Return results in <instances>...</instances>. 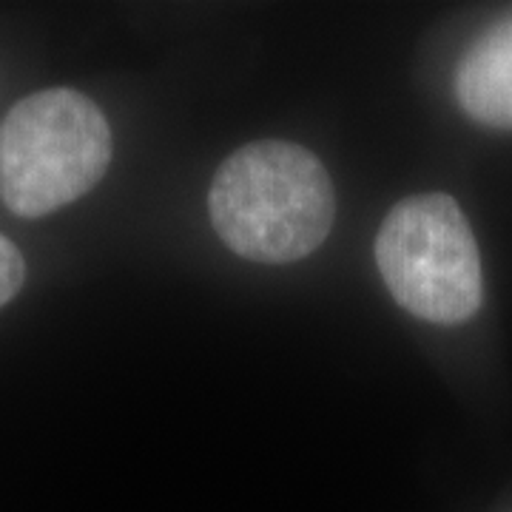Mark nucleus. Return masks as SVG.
<instances>
[{
  "mask_svg": "<svg viewBox=\"0 0 512 512\" xmlns=\"http://www.w3.org/2000/svg\"><path fill=\"white\" fill-rule=\"evenodd\" d=\"M23 279H26L23 254H20L18 245L12 239L0 234V308L18 296L20 288H23Z\"/></svg>",
  "mask_w": 512,
  "mask_h": 512,
  "instance_id": "obj_5",
  "label": "nucleus"
},
{
  "mask_svg": "<svg viewBox=\"0 0 512 512\" xmlns=\"http://www.w3.org/2000/svg\"><path fill=\"white\" fill-rule=\"evenodd\" d=\"M456 97L478 123L512 128V18L495 23L461 57Z\"/></svg>",
  "mask_w": 512,
  "mask_h": 512,
  "instance_id": "obj_4",
  "label": "nucleus"
},
{
  "mask_svg": "<svg viewBox=\"0 0 512 512\" xmlns=\"http://www.w3.org/2000/svg\"><path fill=\"white\" fill-rule=\"evenodd\" d=\"M208 214L234 254L265 265H288L313 254L336 220V194L322 160L308 148L259 140L220 165Z\"/></svg>",
  "mask_w": 512,
  "mask_h": 512,
  "instance_id": "obj_1",
  "label": "nucleus"
},
{
  "mask_svg": "<svg viewBox=\"0 0 512 512\" xmlns=\"http://www.w3.org/2000/svg\"><path fill=\"white\" fill-rule=\"evenodd\" d=\"M376 265L404 311L461 325L481 308V256L461 205L447 194L396 202L376 237Z\"/></svg>",
  "mask_w": 512,
  "mask_h": 512,
  "instance_id": "obj_3",
  "label": "nucleus"
},
{
  "mask_svg": "<svg viewBox=\"0 0 512 512\" xmlns=\"http://www.w3.org/2000/svg\"><path fill=\"white\" fill-rule=\"evenodd\" d=\"M109 163V123L74 89L29 94L0 123V200L18 217H46L80 200Z\"/></svg>",
  "mask_w": 512,
  "mask_h": 512,
  "instance_id": "obj_2",
  "label": "nucleus"
}]
</instances>
